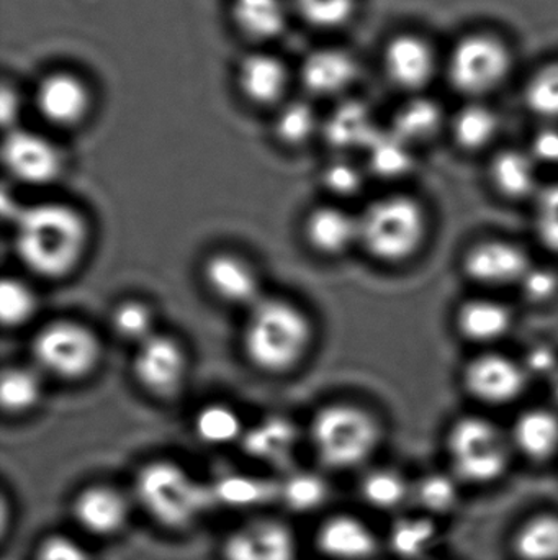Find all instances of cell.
Masks as SVG:
<instances>
[{
    "label": "cell",
    "instance_id": "d6986e66",
    "mask_svg": "<svg viewBox=\"0 0 558 560\" xmlns=\"http://www.w3.org/2000/svg\"><path fill=\"white\" fill-rule=\"evenodd\" d=\"M238 85L246 98L256 105H274L284 97L288 72L277 56L251 52L238 68Z\"/></svg>",
    "mask_w": 558,
    "mask_h": 560
},
{
    "label": "cell",
    "instance_id": "4dcf8cb0",
    "mask_svg": "<svg viewBox=\"0 0 558 560\" xmlns=\"http://www.w3.org/2000/svg\"><path fill=\"white\" fill-rule=\"evenodd\" d=\"M360 495L372 509L393 512L412 500L413 486L399 470L377 469L364 477Z\"/></svg>",
    "mask_w": 558,
    "mask_h": 560
},
{
    "label": "cell",
    "instance_id": "ffe728a7",
    "mask_svg": "<svg viewBox=\"0 0 558 560\" xmlns=\"http://www.w3.org/2000/svg\"><path fill=\"white\" fill-rule=\"evenodd\" d=\"M308 245L324 256H337L359 243V219L337 207H318L305 222Z\"/></svg>",
    "mask_w": 558,
    "mask_h": 560
},
{
    "label": "cell",
    "instance_id": "bcb514c9",
    "mask_svg": "<svg viewBox=\"0 0 558 560\" xmlns=\"http://www.w3.org/2000/svg\"><path fill=\"white\" fill-rule=\"evenodd\" d=\"M363 183L360 171L346 161L330 164L323 173L324 187L336 196H354L363 189Z\"/></svg>",
    "mask_w": 558,
    "mask_h": 560
},
{
    "label": "cell",
    "instance_id": "f907efd6",
    "mask_svg": "<svg viewBox=\"0 0 558 560\" xmlns=\"http://www.w3.org/2000/svg\"><path fill=\"white\" fill-rule=\"evenodd\" d=\"M20 104L19 95L9 85H3L2 91V121L5 127L12 125L15 121L16 115H19Z\"/></svg>",
    "mask_w": 558,
    "mask_h": 560
},
{
    "label": "cell",
    "instance_id": "7c38bea8",
    "mask_svg": "<svg viewBox=\"0 0 558 560\" xmlns=\"http://www.w3.org/2000/svg\"><path fill=\"white\" fill-rule=\"evenodd\" d=\"M35 105L48 124L59 128L78 127L91 112V89L72 72H52L36 88Z\"/></svg>",
    "mask_w": 558,
    "mask_h": 560
},
{
    "label": "cell",
    "instance_id": "cb8c5ba5",
    "mask_svg": "<svg viewBox=\"0 0 558 560\" xmlns=\"http://www.w3.org/2000/svg\"><path fill=\"white\" fill-rule=\"evenodd\" d=\"M491 183L501 196L521 200L537 196V163L533 154L520 150H504L491 161Z\"/></svg>",
    "mask_w": 558,
    "mask_h": 560
},
{
    "label": "cell",
    "instance_id": "d590c367",
    "mask_svg": "<svg viewBox=\"0 0 558 560\" xmlns=\"http://www.w3.org/2000/svg\"><path fill=\"white\" fill-rule=\"evenodd\" d=\"M195 433L199 440L206 444L219 446L233 443L241 438V418L226 405H206L197 413Z\"/></svg>",
    "mask_w": 558,
    "mask_h": 560
},
{
    "label": "cell",
    "instance_id": "d4e9b609",
    "mask_svg": "<svg viewBox=\"0 0 558 560\" xmlns=\"http://www.w3.org/2000/svg\"><path fill=\"white\" fill-rule=\"evenodd\" d=\"M295 443H297V430L284 418H269L256 424L242 441L249 456L275 466L288 463L294 453Z\"/></svg>",
    "mask_w": 558,
    "mask_h": 560
},
{
    "label": "cell",
    "instance_id": "44dd1931",
    "mask_svg": "<svg viewBox=\"0 0 558 560\" xmlns=\"http://www.w3.org/2000/svg\"><path fill=\"white\" fill-rule=\"evenodd\" d=\"M356 75V59L343 49H318L301 66L305 88L317 95L340 94L353 84Z\"/></svg>",
    "mask_w": 558,
    "mask_h": 560
},
{
    "label": "cell",
    "instance_id": "c3c4849f",
    "mask_svg": "<svg viewBox=\"0 0 558 560\" xmlns=\"http://www.w3.org/2000/svg\"><path fill=\"white\" fill-rule=\"evenodd\" d=\"M523 365L530 377L537 375V377H547L550 381L558 371L557 352L547 345L534 346L527 352Z\"/></svg>",
    "mask_w": 558,
    "mask_h": 560
},
{
    "label": "cell",
    "instance_id": "3957f363",
    "mask_svg": "<svg viewBox=\"0 0 558 560\" xmlns=\"http://www.w3.org/2000/svg\"><path fill=\"white\" fill-rule=\"evenodd\" d=\"M136 493L143 509L169 529L193 525L216 502L213 487L197 482L182 467L167 460L141 469Z\"/></svg>",
    "mask_w": 558,
    "mask_h": 560
},
{
    "label": "cell",
    "instance_id": "f546056e",
    "mask_svg": "<svg viewBox=\"0 0 558 560\" xmlns=\"http://www.w3.org/2000/svg\"><path fill=\"white\" fill-rule=\"evenodd\" d=\"M441 125L442 112L439 105L429 98H415L395 115L392 133L405 143H422L431 140Z\"/></svg>",
    "mask_w": 558,
    "mask_h": 560
},
{
    "label": "cell",
    "instance_id": "836d02e7",
    "mask_svg": "<svg viewBox=\"0 0 558 560\" xmlns=\"http://www.w3.org/2000/svg\"><path fill=\"white\" fill-rule=\"evenodd\" d=\"M328 137L341 148L360 147L372 143L377 137L370 120L369 110L364 105L353 102L343 105L328 124Z\"/></svg>",
    "mask_w": 558,
    "mask_h": 560
},
{
    "label": "cell",
    "instance_id": "4fadbf2b",
    "mask_svg": "<svg viewBox=\"0 0 558 560\" xmlns=\"http://www.w3.org/2000/svg\"><path fill=\"white\" fill-rule=\"evenodd\" d=\"M531 268L523 248L501 240H488L468 249L464 258L467 278L485 287L518 285Z\"/></svg>",
    "mask_w": 558,
    "mask_h": 560
},
{
    "label": "cell",
    "instance_id": "9c48e42d",
    "mask_svg": "<svg viewBox=\"0 0 558 560\" xmlns=\"http://www.w3.org/2000/svg\"><path fill=\"white\" fill-rule=\"evenodd\" d=\"M465 390L487 405H508L517 401L527 387L523 362L508 355L488 352L472 359L464 371Z\"/></svg>",
    "mask_w": 558,
    "mask_h": 560
},
{
    "label": "cell",
    "instance_id": "b9f144b4",
    "mask_svg": "<svg viewBox=\"0 0 558 560\" xmlns=\"http://www.w3.org/2000/svg\"><path fill=\"white\" fill-rule=\"evenodd\" d=\"M111 326L120 338L136 341L138 345L153 332V313L150 306L136 300L120 303L111 315Z\"/></svg>",
    "mask_w": 558,
    "mask_h": 560
},
{
    "label": "cell",
    "instance_id": "ee69618b",
    "mask_svg": "<svg viewBox=\"0 0 558 560\" xmlns=\"http://www.w3.org/2000/svg\"><path fill=\"white\" fill-rule=\"evenodd\" d=\"M534 229L541 245L558 255V183L544 187L537 194Z\"/></svg>",
    "mask_w": 558,
    "mask_h": 560
},
{
    "label": "cell",
    "instance_id": "8d00e7d4",
    "mask_svg": "<svg viewBox=\"0 0 558 560\" xmlns=\"http://www.w3.org/2000/svg\"><path fill=\"white\" fill-rule=\"evenodd\" d=\"M409 144L395 135H377L370 148V167L377 176L385 179L405 176L413 166Z\"/></svg>",
    "mask_w": 558,
    "mask_h": 560
},
{
    "label": "cell",
    "instance_id": "f1b7e54d",
    "mask_svg": "<svg viewBox=\"0 0 558 560\" xmlns=\"http://www.w3.org/2000/svg\"><path fill=\"white\" fill-rule=\"evenodd\" d=\"M216 502L231 509L261 506L281 497V483L261 477L233 474L218 479L213 486Z\"/></svg>",
    "mask_w": 558,
    "mask_h": 560
},
{
    "label": "cell",
    "instance_id": "8992f818",
    "mask_svg": "<svg viewBox=\"0 0 558 560\" xmlns=\"http://www.w3.org/2000/svg\"><path fill=\"white\" fill-rule=\"evenodd\" d=\"M511 447V438L485 418H461L449 431L448 451L454 476L475 486L497 482L507 474Z\"/></svg>",
    "mask_w": 558,
    "mask_h": 560
},
{
    "label": "cell",
    "instance_id": "7a4b0ae2",
    "mask_svg": "<svg viewBox=\"0 0 558 560\" xmlns=\"http://www.w3.org/2000/svg\"><path fill=\"white\" fill-rule=\"evenodd\" d=\"M313 326L304 310L284 299H261L251 306L242 349L259 371L284 374L307 354Z\"/></svg>",
    "mask_w": 558,
    "mask_h": 560
},
{
    "label": "cell",
    "instance_id": "2e32d148",
    "mask_svg": "<svg viewBox=\"0 0 558 560\" xmlns=\"http://www.w3.org/2000/svg\"><path fill=\"white\" fill-rule=\"evenodd\" d=\"M383 65L393 84L406 91H418L435 74V52L425 39L400 35L387 45Z\"/></svg>",
    "mask_w": 558,
    "mask_h": 560
},
{
    "label": "cell",
    "instance_id": "ba28073f",
    "mask_svg": "<svg viewBox=\"0 0 558 560\" xmlns=\"http://www.w3.org/2000/svg\"><path fill=\"white\" fill-rule=\"evenodd\" d=\"M511 55L503 42L488 35L467 36L458 43L449 61V79L462 94L482 95L507 79Z\"/></svg>",
    "mask_w": 558,
    "mask_h": 560
},
{
    "label": "cell",
    "instance_id": "9a60e30c",
    "mask_svg": "<svg viewBox=\"0 0 558 560\" xmlns=\"http://www.w3.org/2000/svg\"><path fill=\"white\" fill-rule=\"evenodd\" d=\"M203 278L219 300L231 305L252 306L262 299L254 269L231 253H216L206 259Z\"/></svg>",
    "mask_w": 558,
    "mask_h": 560
},
{
    "label": "cell",
    "instance_id": "4316f807",
    "mask_svg": "<svg viewBox=\"0 0 558 560\" xmlns=\"http://www.w3.org/2000/svg\"><path fill=\"white\" fill-rule=\"evenodd\" d=\"M233 19L249 38L272 39L287 26V7L284 0H235Z\"/></svg>",
    "mask_w": 558,
    "mask_h": 560
},
{
    "label": "cell",
    "instance_id": "484cf974",
    "mask_svg": "<svg viewBox=\"0 0 558 560\" xmlns=\"http://www.w3.org/2000/svg\"><path fill=\"white\" fill-rule=\"evenodd\" d=\"M439 542V528L429 515L402 516L389 533L390 551L400 560H423Z\"/></svg>",
    "mask_w": 558,
    "mask_h": 560
},
{
    "label": "cell",
    "instance_id": "5bb4252c",
    "mask_svg": "<svg viewBox=\"0 0 558 560\" xmlns=\"http://www.w3.org/2000/svg\"><path fill=\"white\" fill-rule=\"evenodd\" d=\"M225 560H295L294 535L274 520H261L233 533L223 546Z\"/></svg>",
    "mask_w": 558,
    "mask_h": 560
},
{
    "label": "cell",
    "instance_id": "7dc6e473",
    "mask_svg": "<svg viewBox=\"0 0 558 560\" xmlns=\"http://www.w3.org/2000/svg\"><path fill=\"white\" fill-rule=\"evenodd\" d=\"M36 560H88L87 552L74 539L51 536L39 546Z\"/></svg>",
    "mask_w": 558,
    "mask_h": 560
},
{
    "label": "cell",
    "instance_id": "30bf717a",
    "mask_svg": "<svg viewBox=\"0 0 558 560\" xmlns=\"http://www.w3.org/2000/svg\"><path fill=\"white\" fill-rule=\"evenodd\" d=\"M133 372L141 387L156 397H170L179 390L187 374L182 346L167 335H151L138 345Z\"/></svg>",
    "mask_w": 558,
    "mask_h": 560
},
{
    "label": "cell",
    "instance_id": "60d3db41",
    "mask_svg": "<svg viewBox=\"0 0 558 560\" xmlns=\"http://www.w3.org/2000/svg\"><path fill=\"white\" fill-rule=\"evenodd\" d=\"M301 19L317 28L346 25L356 12V0H294Z\"/></svg>",
    "mask_w": 558,
    "mask_h": 560
},
{
    "label": "cell",
    "instance_id": "ab89813d",
    "mask_svg": "<svg viewBox=\"0 0 558 560\" xmlns=\"http://www.w3.org/2000/svg\"><path fill=\"white\" fill-rule=\"evenodd\" d=\"M318 127L317 114L305 102H292L285 105L275 120V135L282 143L298 147L307 143Z\"/></svg>",
    "mask_w": 558,
    "mask_h": 560
},
{
    "label": "cell",
    "instance_id": "1f68e13d",
    "mask_svg": "<svg viewBox=\"0 0 558 560\" xmlns=\"http://www.w3.org/2000/svg\"><path fill=\"white\" fill-rule=\"evenodd\" d=\"M41 378L35 369L10 365L0 377V404L7 413H25L41 398Z\"/></svg>",
    "mask_w": 558,
    "mask_h": 560
},
{
    "label": "cell",
    "instance_id": "277c9868",
    "mask_svg": "<svg viewBox=\"0 0 558 560\" xmlns=\"http://www.w3.org/2000/svg\"><path fill=\"white\" fill-rule=\"evenodd\" d=\"M310 440L318 459L331 469H353L366 463L379 446L376 418L351 404L321 408L310 424Z\"/></svg>",
    "mask_w": 558,
    "mask_h": 560
},
{
    "label": "cell",
    "instance_id": "83f0119b",
    "mask_svg": "<svg viewBox=\"0 0 558 560\" xmlns=\"http://www.w3.org/2000/svg\"><path fill=\"white\" fill-rule=\"evenodd\" d=\"M513 551L520 560H558V515L539 513L518 528Z\"/></svg>",
    "mask_w": 558,
    "mask_h": 560
},
{
    "label": "cell",
    "instance_id": "8fae6325",
    "mask_svg": "<svg viewBox=\"0 0 558 560\" xmlns=\"http://www.w3.org/2000/svg\"><path fill=\"white\" fill-rule=\"evenodd\" d=\"M2 160L13 179L29 186L55 183L64 164L61 153L51 141L26 130H12L7 135Z\"/></svg>",
    "mask_w": 558,
    "mask_h": 560
},
{
    "label": "cell",
    "instance_id": "5b68a950",
    "mask_svg": "<svg viewBox=\"0 0 558 560\" xmlns=\"http://www.w3.org/2000/svg\"><path fill=\"white\" fill-rule=\"evenodd\" d=\"M426 215L416 200L390 196L376 200L359 217V243L377 261H406L422 248Z\"/></svg>",
    "mask_w": 558,
    "mask_h": 560
},
{
    "label": "cell",
    "instance_id": "681fc988",
    "mask_svg": "<svg viewBox=\"0 0 558 560\" xmlns=\"http://www.w3.org/2000/svg\"><path fill=\"white\" fill-rule=\"evenodd\" d=\"M531 154L537 164H550L558 166V130L557 128H544L534 137L531 144Z\"/></svg>",
    "mask_w": 558,
    "mask_h": 560
},
{
    "label": "cell",
    "instance_id": "f35d334b",
    "mask_svg": "<svg viewBox=\"0 0 558 560\" xmlns=\"http://www.w3.org/2000/svg\"><path fill=\"white\" fill-rule=\"evenodd\" d=\"M38 308V299L28 283L5 278L0 283V319L5 328H16L32 319Z\"/></svg>",
    "mask_w": 558,
    "mask_h": 560
},
{
    "label": "cell",
    "instance_id": "d6a6232c",
    "mask_svg": "<svg viewBox=\"0 0 558 560\" xmlns=\"http://www.w3.org/2000/svg\"><path fill=\"white\" fill-rule=\"evenodd\" d=\"M500 128L497 114L484 105H468L455 115L452 121L455 141L459 147L477 151L494 141Z\"/></svg>",
    "mask_w": 558,
    "mask_h": 560
},
{
    "label": "cell",
    "instance_id": "816d5d0a",
    "mask_svg": "<svg viewBox=\"0 0 558 560\" xmlns=\"http://www.w3.org/2000/svg\"><path fill=\"white\" fill-rule=\"evenodd\" d=\"M550 394H553L554 400L558 404V371L550 378Z\"/></svg>",
    "mask_w": 558,
    "mask_h": 560
},
{
    "label": "cell",
    "instance_id": "603a6c76",
    "mask_svg": "<svg viewBox=\"0 0 558 560\" xmlns=\"http://www.w3.org/2000/svg\"><path fill=\"white\" fill-rule=\"evenodd\" d=\"M510 438L527 459H550L558 451V415L547 408H531L517 418Z\"/></svg>",
    "mask_w": 558,
    "mask_h": 560
},
{
    "label": "cell",
    "instance_id": "7bdbcfd3",
    "mask_svg": "<svg viewBox=\"0 0 558 560\" xmlns=\"http://www.w3.org/2000/svg\"><path fill=\"white\" fill-rule=\"evenodd\" d=\"M526 104L539 117L558 118V62L533 75L526 88Z\"/></svg>",
    "mask_w": 558,
    "mask_h": 560
},
{
    "label": "cell",
    "instance_id": "e0dca14e",
    "mask_svg": "<svg viewBox=\"0 0 558 560\" xmlns=\"http://www.w3.org/2000/svg\"><path fill=\"white\" fill-rule=\"evenodd\" d=\"M75 522L95 536L117 535L127 525L130 506L120 490L94 486L82 490L74 502Z\"/></svg>",
    "mask_w": 558,
    "mask_h": 560
},
{
    "label": "cell",
    "instance_id": "f6af8a7d",
    "mask_svg": "<svg viewBox=\"0 0 558 560\" xmlns=\"http://www.w3.org/2000/svg\"><path fill=\"white\" fill-rule=\"evenodd\" d=\"M524 299L534 305L553 302L558 293V275L547 266H533L527 269L521 282L518 283Z\"/></svg>",
    "mask_w": 558,
    "mask_h": 560
},
{
    "label": "cell",
    "instance_id": "74e56055",
    "mask_svg": "<svg viewBox=\"0 0 558 560\" xmlns=\"http://www.w3.org/2000/svg\"><path fill=\"white\" fill-rule=\"evenodd\" d=\"M330 487L318 474L297 472L281 483V499L294 512H313L327 502Z\"/></svg>",
    "mask_w": 558,
    "mask_h": 560
},
{
    "label": "cell",
    "instance_id": "6da1fadb",
    "mask_svg": "<svg viewBox=\"0 0 558 560\" xmlns=\"http://www.w3.org/2000/svg\"><path fill=\"white\" fill-rule=\"evenodd\" d=\"M16 258L38 278L59 280L75 271L88 245V225L68 203L22 207L13 219Z\"/></svg>",
    "mask_w": 558,
    "mask_h": 560
},
{
    "label": "cell",
    "instance_id": "52a82bcc",
    "mask_svg": "<svg viewBox=\"0 0 558 560\" xmlns=\"http://www.w3.org/2000/svg\"><path fill=\"white\" fill-rule=\"evenodd\" d=\"M36 365L61 381H81L95 371L102 358L98 336L74 319H56L43 326L32 341Z\"/></svg>",
    "mask_w": 558,
    "mask_h": 560
},
{
    "label": "cell",
    "instance_id": "7402d4cb",
    "mask_svg": "<svg viewBox=\"0 0 558 560\" xmlns=\"http://www.w3.org/2000/svg\"><path fill=\"white\" fill-rule=\"evenodd\" d=\"M514 316L507 303L495 299H471L458 312V329L468 341H500L513 328Z\"/></svg>",
    "mask_w": 558,
    "mask_h": 560
},
{
    "label": "cell",
    "instance_id": "e575fe53",
    "mask_svg": "<svg viewBox=\"0 0 558 560\" xmlns=\"http://www.w3.org/2000/svg\"><path fill=\"white\" fill-rule=\"evenodd\" d=\"M425 515H448L459 503V479L446 474H428L413 486V497Z\"/></svg>",
    "mask_w": 558,
    "mask_h": 560
},
{
    "label": "cell",
    "instance_id": "ac0fdd59",
    "mask_svg": "<svg viewBox=\"0 0 558 560\" xmlns=\"http://www.w3.org/2000/svg\"><path fill=\"white\" fill-rule=\"evenodd\" d=\"M318 549L333 560H369L379 548L372 529L356 516L337 515L321 525Z\"/></svg>",
    "mask_w": 558,
    "mask_h": 560
}]
</instances>
